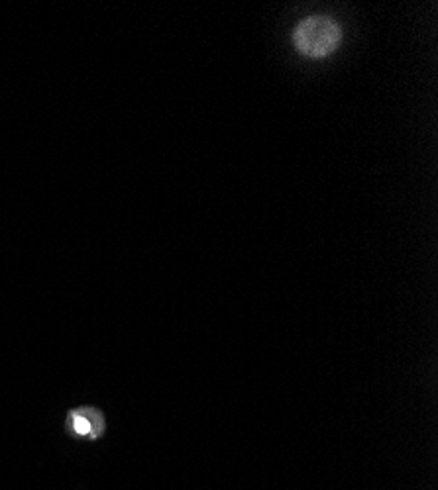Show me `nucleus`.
Instances as JSON below:
<instances>
[{"mask_svg":"<svg viewBox=\"0 0 438 490\" xmlns=\"http://www.w3.org/2000/svg\"><path fill=\"white\" fill-rule=\"evenodd\" d=\"M342 28L328 16H308L293 30V46L305 58L325 59L340 48Z\"/></svg>","mask_w":438,"mask_h":490,"instance_id":"obj_1","label":"nucleus"},{"mask_svg":"<svg viewBox=\"0 0 438 490\" xmlns=\"http://www.w3.org/2000/svg\"><path fill=\"white\" fill-rule=\"evenodd\" d=\"M67 428L79 438L99 440L104 433V416L97 408H77L67 416Z\"/></svg>","mask_w":438,"mask_h":490,"instance_id":"obj_2","label":"nucleus"}]
</instances>
